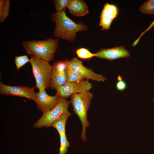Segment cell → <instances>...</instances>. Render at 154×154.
Returning a JSON list of instances; mask_svg holds the SVG:
<instances>
[{
	"mask_svg": "<svg viewBox=\"0 0 154 154\" xmlns=\"http://www.w3.org/2000/svg\"><path fill=\"white\" fill-rule=\"evenodd\" d=\"M52 21L55 23L53 36L68 40L75 41L77 33L87 30L88 27L82 22L76 23L66 15L65 10L53 13L51 15Z\"/></svg>",
	"mask_w": 154,
	"mask_h": 154,
	"instance_id": "6da1fadb",
	"label": "cell"
},
{
	"mask_svg": "<svg viewBox=\"0 0 154 154\" xmlns=\"http://www.w3.org/2000/svg\"><path fill=\"white\" fill-rule=\"evenodd\" d=\"M22 45L31 56L49 61L54 58L59 46V40L50 38L45 40H27L22 43Z\"/></svg>",
	"mask_w": 154,
	"mask_h": 154,
	"instance_id": "7a4b0ae2",
	"label": "cell"
},
{
	"mask_svg": "<svg viewBox=\"0 0 154 154\" xmlns=\"http://www.w3.org/2000/svg\"><path fill=\"white\" fill-rule=\"evenodd\" d=\"M93 96V94L89 91L75 94L70 96V101L73 112L78 117L82 124V129L81 138L84 142L86 140V128L90 126L87 119V111Z\"/></svg>",
	"mask_w": 154,
	"mask_h": 154,
	"instance_id": "3957f363",
	"label": "cell"
},
{
	"mask_svg": "<svg viewBox=\"0 0 154 154\" xmlns=\"http://www.w3.org/2000/svg\"><path fill=\"white\" fill-rule=\"evenodd\" d=\"M36 82L39 90L50 87L52 66L49 61L33 56L30 59Z\"/></svg>",
	"mask_w": 154,
	"mask_h": 154,
	"instance_id": "277c9868",
	"label": "cell"
},
{
	"mask_svg": "<svg viewBox=\"0 0 154 154\" xmlns=\"http://www.w3.org/2000/svg\"><path fill=\"white\" fill-rule=\"evenodd\" d=\"M70 101L61 98L58 103L51 110L43 113L41 117L33 124L36 128L50 127L52 123L61 115L68 111Z\"/></svg>",
	"mask_w": 154,
	"mask_h": 154,
	"instance_id": "5b68a950",
	"label": "cell"
},
{
	"mask_svg": "<svg viewBox=\"0 0 154 154\" xmlns=\"http://www.w3.org/2000/svg\"><path fill=\"white\" fill-rule=\"evenodd\" d=\"M92 87L91 83L88 80L84 79L78 82H66L63 85L57 87L55 90L56 95L61 98H66L72 95L89 91Z\"/></svg>",
	"mask_w": 154,
	"mask_h": 154,
	"instance_id": "8992f818",
	"label": "cell"
},
{
	"mask_svg": "<svg viewBox=\"0 0 154 154\" xmlns=\"http://www.w3.org/2000/svg\"><path fill=\"white\" fill-rule=\"evenodd\" d=\"M36 86L28 87L21 86H10L0 82V93L2 95L17 96L36 100L37 93L34 92Z\"/></svg>",
	"mask_w": 154,
	"mask_h": 154,
	"instance_id": "52a82bcc",
	"label": "cell"
},
{
	"mask_svg": "<svg viewBox=\"0 0 154 154\" xmlns=\"http://www.w3.org/2000/svg\"><path fill=\"white\" fill-rule=\"evenodd\" d=\"M67 66L82 76L84 78L91 79L98 82H104L107 78L100 74H97L90 68L84 66L82 62L77 58L74 57L71 60H69Z\"/></svg>",
	"mask_w": 154,
	"mask_h": 154,
	"instance_id": "ba28073f",
	"label": "cell"
},
{
	"mask_svg": "<svg viewBox=\"0 0 154 154\" xmlns=\"http://www.w3.org/2000/svg\"><path fill=\"white\" fill-rule=\"evenodd\" d=\"M69 60H58L53 63L50 87L51 89H55L67 82L65 70Z\"/></svg>",
	"mask_w": 154,
	"mask_h": 154,
	"instance_id": "9c48e42d",
	"label": "cell"
},
{
	"mask_svg": "<svg viewBox=\"0 0 154 154\" xmlns=\"http://www.w3.org/2000/svg\"><path fill=\"white\" fill-rule=\"evenodd\" d=\"M46 89L40 90L37 93V97L35 101L38 109L45 113L53 108L59 102L61 97L56 94L50 96L48 94Z\"/></svg>",
	"mask_w": 154,
	"mask_h": 154,
	"instance_id": "30bf717a",
	"label": "cell"
},
{
	"mask_svg": "<svg viewBox=\"0 0 154 154\" xmlns=\"http://www.w3.org/2000/svg\"><path fill=\"white\" fill-rule=\"evenodd\" d=\"M95 56L110 61L122 58H128L130 56L129 51L122 45L109 48H100L95 53Z\"/></svg>",
	"mask_w": 154,
	"mask_h": 154,
	"instance_id": "8fae6325",
	"label": "cell"
},
{
	"mask_svg": "<svg viewBox=\"0 0 154 154\" xmlns=\"http://www.w3.org/2000/svg\"><path fill=\"white\" fill-rule=\"evenodd\" d=\"M118 13V9L116 5L108 3L105 4L100 16L99 26L102 27V30L109 29L112 21Z\"/></svg>",
	"mask_w": 154,
	"mask_h": 154,
	"instance_id": "7c38bea8",
	"label": "cell"
},
{
	"mask_svg": "<svg viewBox=\"0 0 154 154\" xmlns=\"http://www.w3.org/2000/svg\"><path fill=\"white\" fill-rule=\"evenodd\" d=\"M67 8L70 13L77 17L84 16L89 12L86 4L82 0H69Z\"/></svg>",
	"mask_w": 154,
	"mask_h": 154,
	"instance_id": "4fadbf2b",
	"label": "cell"
},
{
	"mask_svg": "<svg viewBox=\"0 0 154 154\" xmlns=\"http://www.w3.org/2000/svg\"><path fill=\"white\" fill-rule=\"evenodd\" d=\"M71 114V113L68 111L64 113L52 123L50 127L55 128L59 135L66 133L65 127L66 122Z\"/></svg>",
	"mask_w": 154,
	"mask_h": 154,
	"instance_id": "5bb4252c",
	"label": "cell"
},
{
	"mask_svg": "<svg viewBox=\"0 0 154 154\" xmlns=\"http://www.w3.org/2000/svg\"><path fill=\"white\" fill-rule=\"evenodd\" d=\"M10 1L0 0V23H3L8 17L10 9Z\"/></svg>",
	"mask_w": 154,
	"mask_h": 154,
	"instance_id": "9a60e30c",
	"label": "cell"
},
{
	"mask_svg": "<svg viewBox=\"0 0 154 154\" xmlns=\"http://www.w3.org/2000/svg\"><path fill=\"white\" fill-rule=\"evenodd\" d=\"M66 82H76L84 79L81 75L69 68L67 66L65 70Z\"/></svg>",
	"mask_w": 154,
	"mask_h": 154,
	"instance_id": "2e32d148",
	"label": "cell"
},
{
	"mask_svg": "<svg viewBox=\"0 0 154 154\" xmlns=\"http://www.w3.org/2000/svg\"><path fill=\"white\" fill-rule=\"evenodd\" d=\"M139 10L141 13L145 14H154V2L153 0L145 1L140 6Z\"/></svg>",
	"mask_w": 154,
	"mask_h": 154,
	"instance_id": "e0dca14e",
	"label": "cell"
},
{
	"mask_svg": "<svg viewBox=\"0 0 154 154\" xmlns=\"http://www.w3.org/2000/svg\"><path fill=\"white\" fill-rule=\"evenodd\" d=\"M60 140V146L58 154H66L68 151V148L70 146L66 134L59 135Z\"/></svg>",
	"mask_w": 154,
	"mask_h": 154,
	"instance_id": "ac0fdd59",
	"label": "cell"
},
{
	"mask_svg": "<svg viewBox=\"0 0 154 154\" xmlns=\"http://www.w3.org/2000/svg\"><path fill=\"white\" fill-rule=\"evenodd\" d=\"M76 52L78 57L81 59H88L95 56V53L91 52L88 49L84 48L77 49Z\"/></svg>",
	"mask_w": 154,
	"mask_h": 154,
	"instance_id": "d6986e66",
	"label": "cell"
},
{
	"mask_svg": "<svg viewBox=\"0 0 154 154\" xmlns=\"http://www.w3.org/2000/svg\"><path fill=\"white\" fill-rule=\"evenodd\" d=\"M15 63L17 70H19L28 62H30V60L27 55L16 56L15 57Z\"/></svg>",
	"mask_w": 154,
	"mask_h": 154,
	"instance_id": "ffe728a7",
	"label": "cell"
},
{
	"mask_svg": "<svg viewBox=\"0 0 154 154\" xmlns=\"http://www.w3.org/2000/svg\"><path fill=\"white\" fill-rule=\"evenodd\" d=\"M53 2L56 12H60L67 8L69 0H54Z\"/></svg>",
	"mask_w": 154,
	"mask_h": 154,
	"instance_id": "44dd1931",
	"label": "cell"
},
{
	"mask_svg": "<svg viewBox=\"0 0 154 154\" xmlns=\"http://www.w3.org/2000/svg\"><path fill=\"white\" fill-rule=\"evenodd\" d=\"M127 85L126 82L123 80L121 76L118 75L117 81L116 84V89L119 91H122L126 88Z\"/></svg>",
	"mask_w": 154,
	"mask_h": 154,
	"instance_id": "7402d4cb",
	"label": "cell"
},
{
	"mask_svg": "<svg viewBox=\"0 0 154 154\" xmlns=\"http://www.w3.org/2000/svg\"><path fill=\"white\" fill-rule=\"evenodd\" d=\"M154 26V20L151 23L149 27L146 29L140 35V36L139 38L135 40L132 44V46H135L136 44H137L139 42L141 37L144 34L147 32V31H149L150 29H151L153 26Z\"/></svg>",
	"mask_w": 154,
	"mask_h": 154,
	"instance_id": "603a6c76",
	"label": "cell"
},
{
	"mask_svg": "<svg viewBox=\"0 0 154 154\" xmlns=\"http://www.w3.org/2000/svg\"><path fill=\"white\" fill-rule=\"evenodd\" d=\"M153 100L154 101V98H153Z\"/></svg>",
	"mask_w": 154,
	"mask_h": 154,
	"instance_id": "cb8c5ba5",
	"label": "cell"
}]
</instances>
